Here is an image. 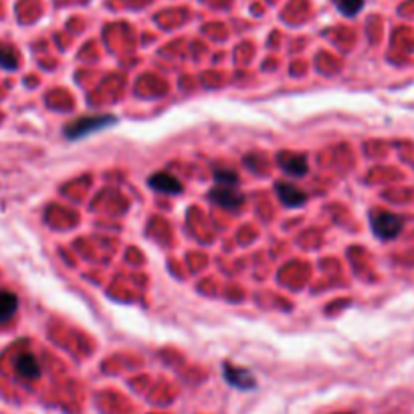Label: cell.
Returning <instances> with one entry per match:
<instances>
[{
	"label": "cell",
	"mask_w": 414,
	"mask_h": 414,
	"mask_svg": "<svg viewBox=\"0 0 414 414\" xmlns=\"http://www.w3.org/2000/svg\"><path fill=\"white\" fill-rule=\"evenodd\" d=\"M336 4L344 16H356L364 8V0H336Z\"/></svg>",
	"instance_id": "cell-12"
},
{
	"label": "cell",
	"mask_w": 414,
	"mask_h": 414,
	"mask_svg": "<svg viewBox=\"0 0 414 414\" xmlns=\"http://www.w3.org/2000/svg\"><path fill=\"white\" fill-rule=\"evenodd\" d=\"M214 180L218 182V186H237L239 184L237 172L229 170V168H214Z\"/></svg>",
	"instance_id": "cell-11"
},
{
	"label": "cell",
	"mask_w": 414,
	"mask_h": 414,
	"mask_svg": "<svg viewBox=\"0 0 414 414\" xmlns=\"http://www.w3.org/2000/svg\"><path fill=\"white\" fill-rule=\"evenodd\" d=\"M115 122H117V119H115L113 115H89V117H81V119H77V122H73V124L67 126L65 138H83V136H89V134H93V132H100V130L109 128V126L115 124Z\"/></svg>",
	"instance_id": "cell-1"
},
{
	"label": "cell",
	"mask_w": 414,
	"mask_h": 414,
	"mask_svg": "<svg viewBox=\"0 0 414 414\" xmlns=\"http://www.w3.org/2000/svg\"><path fill=\"white\" fill-rule=\"evenodd\" d=\"M150 186L162 194H182L184 184L168 172H156L150 178Z\"/></svg>",
	"instance_id": "cell-5"
},
{
	"label": "cell",
	"mask_w": 414,
	"mask_h": 414,
	"mask_svg": "<svg viewBox=\"0 0 414 414\" xmlns=\"http://www.w3.org/2000/svg\"><path fill=\"white\" fill-rule=\"evenodd\" d=\"M277 162L279 166L283 168V172L291 174L295 178H301L306 176L310 170V164H308V158L303 154H291V152H281L277 156Z\"/></svg>",
	"instance_id": "cell-4"
},
{
	"label": "cell",
	"mask_w": 414,
	"mask_h": 414,
	"mask_svg": "<svg viewBox=\"0 0 414 414\" xmlns=\"http://www.w3.org/2000/svg\"><path fill=\"white\" fill-rule=\"evenodd\" d=\"M370 222H372V231L374 235L382 239V241H390V239H396L404 227L402 218L398 214H392V212H374L370 216Z\"/></svg>",
	"instance_id": "cell-2"
},
{
	"label": "cell",
	"mask_w": 414,
	"mask_h": 414,
	"mask_svg": "<svg viewBox=\"0 0 414 414\" xmlns=\"http://www.w3.org/2000/svg\"><path fill=\"white\" fill-rule=\"evenodd\" d=\"M208 198L216 207L227 208V210H239L244 203V196L241 192H237V186H216L214 190H210Z\"/></svg>",
	"instance_id": "cell-3"
},
{
	"label": "cell",
	"mask_w": 414,
	"mask_h": 414,
	"mask_svg": "<svg viewBox=\"0 0 414 414\" xmlns=\"http://www.w3.org/2000/svg\"><path fill=\"white\" fill-rule=\"evenodd\" d=\"M275 190L279 200L289 208L301 207V205L308 200V196H306L299 188H295L293 184H289V182H277Z\"/></svg>",
	"instance_id": "cell-6"
},
{
	"label": "cell",
	"mask_w": 414,
	"mask_h": 414,
	"mask_svg": "<svg viewBox=\"0 0 414 414\" xmlns=\"http://www.w3.org/2000/svg\"><path fill=\"white\" fill-rule=\"evenodd\" d=\"M0 67L6 71L19 69V53L10 45H0Z\"/></svg>",
	"instance_id": "cell-10"
},
{
	"label": "cell",
	"mask_w": 414,
	"mask_h": 414,
	"mask_svg": "<svg viewBox=\"0 0 414 414\" xmlns=\"http://www.w3.org/2000/svg\"><path fill=\"white\" fill-rule=\"evenodd\" d=\"M19 310V297L10 291H0V323L10 319Z\"/></svg>",
	"instance_id": "cell-9"
},
{
	"label": "cell",
	"mask_w": 414,
	"mask_h": 414,
	"mask_svg": "<svg viewBox=\"0 0 414 414\" xmlns=\"http://www.w3.org/2000/svg\"><path fill=\"white\" fill-rule=\"evenodd\" d=\"M225 378L229 380V384H233V386H237V388H242V390H249V388L255 386V378H253V374H251L249 370H244V368H235V366H231V364L225 366Z\"/></svg>",
	"instance_id": "cell-7"
},
{
	"label": "cell",
	"mask_w": 414,
	"mask_h": 414,
	"mask_svg": "<svg viewBox=\"0 0 414 414\" xmlns=\"http://www.w3.org/2000/svg\"><path fill=\"white\" fill-rule=\"evenodd\" d=\"M14 366H16L19 376H23V378L36 380L41 376V366H38V362H36V358L33 354H21L16 358Z\"/></svg>",
	"instance_id": "cell-8"
}]
</instances>
